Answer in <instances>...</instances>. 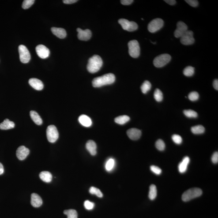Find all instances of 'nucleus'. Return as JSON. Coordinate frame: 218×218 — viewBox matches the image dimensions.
<instances>
[{
  "instance_id": "nucleus-1",
  "label": "nucleus",
  "mask_w": 218,
  "mask_h": 218,
  "mask_svg": "<svg viewBox=\"0 0 218 218\" xmlns=\"http://www.w3.org/2000/svg\"><path fill=\"white\" fill-rule=\"evenodd\" d=\"M115 81L114 75L113 73H108L94 79L92 81V84L93 87L97 88L112 84Z\"/></svg>"
},
{
  "instance_id": "nucleus-2",
  "label": "nucleus",
  "mask_w": 218,
  "mask_h": 218,
  "mask_svg": "<svg viewBox=\"0 0 218 218\" xmlns=\"http://www.w3.org/2000/svg\"><path fill=\"white\" fill-rule=\"evenodd\" d=\"M103 65V61L99 56L94 55L88 60L87 69L90 73H95L99 71Z\"/></svg>"
},
{
  "instance_id": "nucleus-3",
  "label": "nucleus",
  "mask_w": 218,
  "mask_h": 218,
  "mask_svg": "<svg viewBox=\"0 0 218 218\" xmlns=\"http://www.w3.org/2000/svg\"><path fill=\"white\" fill-rule=\"evenodd\" d=\"M202 194V191L199 188H192L188 189L184 192L182 196V201L187 202L190 200L200 197Z\"/></svg>"
},
{
  "instance_id": "nucleus-4",
  "label": "nucleus",
  "mask_w": 218,
  "mask_h": 218,
  "mask_svg": "<svg viewBox=\"0 0 218 218\" xmlns=\"http://www.w3.org/2000/svg\"><path fill=\"white\" fill-rule=\"evenodd\" d=\"M129 54L133 58H137L140 55V49L137 40H130L128 43Z\"/></svg>"
},
{
  "instance_id": "nucleus-5",
  "label": "nucleus",
  "mask_w": 218,
  "mask_h": 218,
  "mask_svg": "<svg viewBox=\"0 0 218 218\" xmlns=\"http://www.w3.org/2000/svg\"><path fill=\"white\" fill-rule=\"evenodd\" d=\"M171 57L170 54H163L158 56L154 59V65L157 68H161L164 66L171 61Z\"/></svg>"
},
{
  "instance_id": "nucleus-6",
  "label": "nucleus",
  "mask_w": 218,
  "mask_h": 218,
  "mask_svg": "<svg viewBox=\"0 0 218 218\" xmlns=\"http://www.w3.org/2000/svg\"><path fill=\"white\" fill-rule=\"evenodd\" d=\"M47 137L50 142H55L59 137V133L57 128L54 125H51L48 126L47 129Z\"/></svg>"
},
{
  "instance_id": "nucleus-7",
  "label": "nucleus",
  "mask_w": 218,
  "mask_h": 218,
  "mask_svg": "<svg viewBox=\"0 0 218 218\" xmlns=\"http://www.w3.org/2000/svg\"><path fill=\"white\" fill-rule=\"evenodd\" d=\"M118 23L122 26L124 30L129 32H133L138 28V25L134 21H130L125 19H121L118 20Z\"/></svg>"
},
{
  "instance_id": "nucleus-8",
  "label": "nucleus",
  "mask_w": 218,
  "mask_h": 218,
  "mask_svg": "<svg viewBox=\"0 0 218 218\" xmlns=\"http://www.w3.org/2000/svg\"><path fill=\"white\" fill-rule=\"evenodd\" d=\"M20 61L23 63L26 64L29 62L31 58V54L26 46L20 45L18 47Z\"/></svg>"
},
{
  "instance_id": "nucleus-9",
  "label": "nucleus",
  "mask_w": 218,
  "mask_h": 218,
  "mask_svg": "<svg viewBox=\"0 0 218 218\" xmlns=\"http://www.w3.org/2000/svg\"><path fill=\"white\" fill-rule=\"evenodd\" d=\"M164 21L160 18H156L152 20L148 24V30L151 33L159 31L163 26Z\"/></svg>"
},
{
  "instance_id": "nucleus-10",
  "label": "nucleus",
  "mask_w": 218,
  "mask_h": 218,
  "mask_svg": "<svg viewBox=\"0 0 218 218\" xmlns=\"http://www.w3.org/2000/svg\"><path fill=\"white\" fill-rule=\"evenodd\" d=\"M193 33L191 31H187L181 37L180 41L182 45H188L193 44L195 42Z\"/></svg>"
},
{
  "instance_id": "nucleus-11",
  "label": "nucleus",
  "mask_w": 218,
  "mask_h": 218,
  "mask_svg": "<svg viewBox=\"0 0 218 218\" xmlns=\"http://www.w3.org/2000/svg\"><path fill=\"white\" fill-rule=\"evenodd\" d=\"M187 26L182 21H178L177 24V28L174 32V36L176 38L181 37L188 31Z\"/></svg>"
},
{
  "instance_id": "nucleus-12",
  "label": "nucleus",
  "mask_w": 218,
  "mask_h": 218,
  "mask_svg": "<svg viewBox=\"0 0 218 218\" xmlns=\"http://www.w3.org/2000/svg\"><path fill=\"white\" fill-rule=\"evenodd\" d=\"M36 50L37 54L41 58L46 59L50 55V50L44 45H39L37 46Z\"/></svg>"
},
{
  "instance_id": "nucleus-13",
  "label": "nucleus",
  "mask_w": 218,
  "mask_h": 218,
  "mask_svg": "<svg viewBox=\"0 0 218 218\" xmlns=\"http://www.w3.org/2000/svg\"><path fill=\"white\" fill-rule=\"evenodd\" d=\"M77 31L78 32V37L81 40L87 41L89 40L92 36V32L89 29L83 30L78 28Z\"/></svg>"
},
{
  "instance_id": "nucleus-14",
  "label": "nucleus",
  "mask_w": 218,
  "mask_h": 218,
  "mask_svg": "<svg viewBox=\"0 0 218 218\" xmlns=\"http://www.w3.org/2000/svg\"><path fill=\"white\" fill-rule=\"evenodd\" d=\"M29 149L26 148L24 146L19 147L16 151V156L19 160H24L29 155Z\"/></svg>"
},
{
  "instance_id": "nucleus-15",
  "label": "nucleus",
  "mask_w": 218,
  "mask_h": 218,
  "mask_svg": "<svg viewBox=\"0 0 218 218\" xmlns=\"http://www.w3.org/2000/svg\"><path fill=\"white\" fill-rule=\"evenodd\" d=\"M127 135L129 138L133 140H137L140 138L141 132L136 128H131L127 131Z\"/></svg>"
},
{
  "instance_id": "nucleus-16",
  "label": "nucleus",
  "mask_w": 218,
  "mask_h": 218,
  "mask_svg": "<svg viewBox=\"0 0 218 218\" xmlns=\"http://www.w3.org/2000/svg\"><path fill=\"white\" fill-rule=\"evenodd\" d=\"M31 204L33 206L37 208L42 205L43 200L39 195L36 193H33L31 194Z\"/></svg>"
},
{
  "instance_id": "nucleus-17",
  "label": "nucleus",
  "mask_w": 218,
  "mask_h": 218,
  "mask_svg": "<svg viewBox=\"0 0 218 218\" xmlns=\"http://www.w3.org/2000/svg\"><path fill=\"white\" fill-rule=\"evenodd\" d=\"M29 83L31 87L36 90L40 91L43 89L44 85L40 80L35 78L30 79Z\"/></svg>"
},
{
  "instance_id": "nucleus-18",
  "label": "nucleus",
  "mask_w": 218,
  "mask_h": 218,
  "mask_svg": "<svg viewBox=\"0 0 218 218\" xmlns=\"http://www.w3.org/2000/svg\"><path fill=\"white\" fill-rule=\"evenodd\" d=\"M190 162V159L189 157H185L178 165V170L181 173H183L187 171L188 165Z\"/></svg>"
},
{
  "instance_id": "nucleus-19",
  "label": "nucleus",
  "mask_w": 218,
  "mask_h": 218,
  "mask_svg": "<svg viewBox=\"0 0 218 218\" xmlns=\"http://www.w3.org/2000/svg\"><path fill=\"white\" fill-rule=\"evenodd\" d=\"M86 148L88 152L92 156H95L97 154V145L96 143L92 140H89L86 144Z\"/></svg>"
},
{
  "instance_id": "nucleus-20",
  "label": "nucleus",
  "mask_w": 218,
  "mask_h": 218,
  "mask_svg": "<svg viewBox=\"0 0 218 218\" xmlns=\"http://www.w3.org/2000/svg\"><path fill=\"white\" fill-rule=\"evenodd\" d=\"M51 31L54 35L60 39H64L66 36V31L64 28L52 27Z\"/></svg>"
},
{
  "instance_id": "nucleus-21",
  "label": "nucleus",
  "mask_w": 218,
  "mask_h": 218,
  "mask_svg": "<svg viewBox=\"0 0 218 218\" xmlns=\"http://www.w3.org/2000/svg\"><path fill=\"white\" fill-rule=\"evenodd\" d=\"M78 121L80 124L85 127H88L92 125V122L90 118L86 115L80 116Z\"/></svg>"
},
{
  "instance_id": "nucleus-22",
  "label": "nucleus",
  "mask_w": 218,
  "mask_h": 218,
  "mask_svg": "<svg viewBox=\"0 0 218 218\" xmlns=\"http://www.w3.org/2000/svg\"><path fill=\"white\" fill-rule=\"evenodd\" d=\"M14 122L9 121L8 119H6L3 122L0 124V129L1 130H8L13 129L15 127Z\"/></svg>"
},
{
  "instance_id": "nucleus-23",
  "label": "nucleus",
  "mask_w": 218,
  "mask_h": 218,
  "mask_svg": "<svg viewBox=\"0 0 218 218\" xmlns=\"http://www.w3.org/2000/svg\"><path fill=\"white\" fill-rule=\"evenodd\" d=\"M30 116L32 121L38 125H41L43 123V121L40 116L35 111H31L30 112Z\"/></svg>"
},
{
  "instance_id": "nucleus-24",
  "label": "nucleus",
  "mask_w": 218,
  "mask_h": 218,
  "mask_svg": "<svg viewBox=\"0 0 218 218\" xmlns=\"http://www.w3.org/2000/svg\"><path fill=\"white\" fill-rule=\"evenodd\" d=\"M39 177L44 182H50L52 179V175L48 171H43L40 173Z\"/></svg>"
},
{
  "instance_id": "nucleus-25",
  "label": "nucleus",
  "mask_w": 218,
  "mask_h": 218,
  "mask_svg": "<svg viewBox=\"0 0 218 218\" xmlns=\"http://www.w3.org/2000/svg\"><path fill=\"white\" fill-rule=\"evenodd\" d=\"M130 117L126 115L116 117L115 119V122L121 125H123L127 123L130 121Z\"/></svg>"
},
{
  "instance_id": "nucleus-26",
  "label": "nucleus",
  "mask_w": 218,
  "mask_h": 218,
  "mask_svg": "<svg viewBox=\"0 0 218 218\" xmlns=\"http://www.w3.org/2000/svg\"><path fill=\"white\" fill-rule=\"evenodd\" d=\"M157 195V190L156 185L152 184L149 187V197L150 199L153 200L156 198Z\"/></svg>"
},
{
  "instance_id": "nucleus-27",
  "label": "nucleus",
  "mask_w": 218,
  "mask_h": 218,
  "mask_svg": "<svg viewBox=\"0 0 218 218\" xmlns=\"http://www.w3.org/2000/svg\"><path fill=\"white\" fill-rule=\"evenodd\" d=\"M191 131L194 134H201L205 131V128L202 125H199L193 126L191 128Z\"/></svg>"
},
{
  "instance_id": "nucleus-28",
  "label": "nucleus",
  "mask_w": 218,
  "mask_h": 218,
  "mask_svg": "<svg viewBox=\"0 0 218 218\" xmlns=\"http://www.w3.org/2000/svg\"><path fill=\"white\" fill-rule=\"evenodd\" d=\"M152 85L150 83L148 80H146L141 85V88L143 93L146 94L151 89Z\"/></svg>"
},
{
  "instance_id": "nucleus-29",
  "label": "nucleus",
  "mask_w": 218,
  "mask_h": 218,
  "mask_svg": "<svg viewBox=\"0 0 218 218\" xmlns=\"http://www.w3.org/2000/svg\"><path fill=\"white\" fill-rule=\"evenodd\" d=\"M64 213L68 216V218H78V214L76 210L69 209L64 211Z\"/></svg>"
},
{
  "instance_id": "nucleus-30",
  "label": "nucleus",
  "mask_w": 218,
  "mask_h": 218,
  "mask_svg": "<svg viewBox=\"0 0 218 218\" xmlns=\"http://www.w3.org/2000/svg\"><path fill=\"white\" fill-rule=\"evenodd\" d=\"M115 166V160L114 159H110L106 162L105 168L107 171H111Z\"/></svg>"
},
{
  "instance_id": "nucleus-31",
  "label": "nucleus",
  "mask_w": 218,
  "mask_h": 218,
  "mask_svg": "<svg viewBox=\"0 0 218 218\" xmlns=\"http://www.w3.org/2000/svg\"><path fill=\"white\" fill-rule=\"evenodd\" d=\"M154 97L158 102H161L163 99V94L162 91L159 88H156L154 93Z\"/></svg>"
},
{
  "instance_id": "nucleus-32",
  "label": "nucleus",
  "mask_w": 218,
  "mask_h": 218,
  "mask_svg": "<svg viewBox=\"0 0 218 218\" xmlns=\"http://www.w3.org/2000/svg\"><path fill=\"white\" fill-rule=\"evenodd\" d=\"M183 73L185 76H192L194 73V68L191 66L187 67L184 69Z\"/></svg>"
},
{
  "instance_id": "nucleus-33",
  "label": "nucleus",
  "mask_w": 218,
  "mask_h": 218,
  "mask_svg": "<svg viewBox=\"0 0 218 218\" xmlns=\"http://www.w3.org/2000/svg\"><path fill=\"white\" fill-rule=\"evenodd\" d=\"M89 192L91 194L95 195L99 197H102L103 196V193L101 191L94 187H91L89 189Z\"/></svg>"
},
{
  "instance_id": "nucleus-34",
  "label": "nucleus",
  "mask_w": 218,
  "mask_h": 218,
  "mask_svg": "<svg viewBox=\"0 0 218 218\" xmlns=\"http://www.w3.org/2000/svg\"><path fill=\"white\" fill-rule=\"evenodd\" d=\"M185 116L188 118H196L197 116V114L196 111L191 110H185L183 111Z\"/></svg>"
},
{
  "instance_id": "nucleus-35",
  "label": "nucleus",
  "mask_w": 218,
  "mask_h": 218,
  "mask_svg": "<svg viewBox=\"0 0 218 218\" xmlns=\"http://www.w3.org/2000/svg\"><path fill=\"white\" fill-rule=\"evenodd\" d=\"M155 145H156L157 149L161 151L164 150L165 148V144L164 142L162 140H157Z\"/></svg>"
},
{
  "instance_id": "nucleus-36",
  "label": "nucleus",
  "mask_w": 218,
  "mask_h": 218,
  "mask_svg": "<svg viewBox=\"0 0 218 218\" xmlns=\"http://www.w3.org/2000/svg\"><path fill=\"white\" fill-rule=\"evenodd\" d=\"M35 2V0H25L23 1L22 7L24 9H28L32 6Z\"/></svg>"
},
{
  "instance_id": "nucleus-37",
  "label": "nucleus",
  "mask_w": 218,
  "mask_h": 218,
  "mask_svg": "<svg viewBox=\"0 0 218 218\" xmlns=\"http://www.w3.org/2000/svg\"><path fill=\"white\" fill-rule=\"evenodd\" d=\"M199 95L197 92L195 91L191 92L188 95L189 100L192 101H196L199 99Z\"/></svg>"
},
{
  "instance_id": "nucleus-38",
  "label": "nucleus",
  "mask_w": 218,
  "mask_h": 218,
  "mask_svg": "<svg viewBox=\"0 0 218 218\" xmlns=\"http://www.w3.org/2000/svg\"><path fill=\"white\" fill-rule=\"evenodd\" d=\"M172 139L174 143H175L176 144H178V145L181 144L182 142V137L179 135H173L172 137Z\"/></svg>"
},
{
  "instance_id": "nucleus-39",
  "label": "nucleus",
  "mask_w": 218,
  "mask_h": 218,
  "mask_svg": "<svg viewBox=\"0 0 218 218\" xmlns=\"http://www.w3.org/2000/svg\"><path fill=\"white\" fill-rule=\"evenodd\" d=\"M84 206L86 209L88 210H91L94 208L95 204L94 203L91 202L88 200H86L84 201Z\"/></svg>"
},
{
  "instance_id": "nucleus-40",
  "label": "nucleus",
  "mask_w": 218,
  "mask_h": 218,
  "mask_svg": "<svg viewBox=\"0 0 218 218\" xmlns=\"http://www.w3.org/2000/svg\"><path fill=\"white\" fill-rule=\"evenodd\" d=\"M151 171L157 175H160L162 172V170L160 168L156 166L152 165L150 167Z\"/></svg>"
},
{
  "instance_id": "nucleus-41",
  "label": "nucleus",
  "mask_w": 218,
  "mask_h": 218,
  "mask_svg": "<svg viewBox=\"0 0 218 218\" xmlns=\"http://www.w3.org/2000/svg\"><path fill=\"white\" fill-rule=\"evenodd\" d=\"M185 1L193 7H196L198 5V1L195 0H186Z\"/></svg>"
},
{
  "instance_id": "nucleus-42",
  "label": "nucleus",
  "mask_w": 218,
  "mask_h": 218,
  "mask_svg": "<svg viewBox=\"0 0 218 218\" xmlns=\"http://www.w3.org/2000/svg\"><path fill=\"white\" fill-rule=\"evenodd\" d=\"M211 160L214 164H217L218 162V153L215 152L213 154L211 158Z\"/></svg>"
},
{
  "instance_id": "nucleus-43",
  "label": "nucleus",
  "mask_w": 218,
  "mask_h": 218,
  "mask_svg": "<svg viewBox=\"0 0 218 218\" xmlns=\"http://www.w3.org/2000/svg\"><path fill=\"white\" fill-rule=\"evenodd\" d=\"M121 4L125 5H130L133 2V0H122L121 1Z\"/></svg>"
},
{
  "instance_id": "nucleus-44",
  "label": "nucleus",
  "mask_w": 218,
  "mask_h": 218,
  "mask_svg": "<svg viewBox=\"0 0 218 218\" xmlns=\"http://www.w3.org/2000/svg\"><path fill=\"white\" fill-rule=\"evenodd\" d=\"M63 1L64 3L65 4H71L77 2L78 1H76V0H64Z\"/></svg>"
},
{
  "instance_id": "nucleus-45",
  "label": "nucleus",
  "mask_w": 218,
  "mask_h": 218,
  "mask_svg": "<svg viewBox=\"0 0 218 218\" xmlns=\"http://www.w3.org/2000/svg\"><path fill=\"white\" fill-rule=\"evenodd\" d=\"M164 1L169 5H175L176 3V1L174 0H165Z\"/></svg>"
},
{
  "instance_id": "nucleus-46",
  "label": "nucleus",
  "mask_w": 218,
  "mask_h": 218,
  "mask_svg": "<svg viewBox=\"0 0 218 218\" xmlns=\"http://www.w3.org/2000/svg\"><path fill=\"white\" fill-rule=\"evenodd\" d=\"M213 86L214 88L216 90H218V80L217 79H215L213 82Z\"/></svg>"
},
{
  "instance_id": "nucleus-47",
  "label": "nucleus",
  "mask_w": 218,
  "mask_h": 218,
  "mask_svg": "<svg viewBox=\"0 0 218 218\" xmlns=\"http://www.w3.org/2000/svg\"><path fill=\"white\" fill-rule=\"evenodd\" d=\"M4 168L2 164L0 163V175L3 174L4 173Z\"/></svg>"
}]
</instances>
